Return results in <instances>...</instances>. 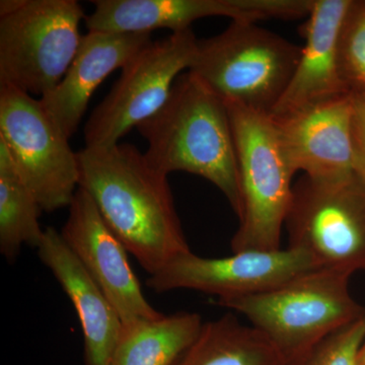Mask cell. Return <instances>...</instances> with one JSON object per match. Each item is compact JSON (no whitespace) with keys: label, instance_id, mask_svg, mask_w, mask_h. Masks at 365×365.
<instances>
[{"label":"cell","instance_id":"6da1fadb","mask_svg":"<svg viewBox=\"0 0 365 365\" xmlns=\"http://www.w3.org/2000/svg\"><path fill=\"white\" fill-rule=\"evenodd\" d=\"M79 188L150 275L191 251L178 216L168 175L136 146L117 143L78 151Z\"/></svg>","mask_w":365,"mask_h":365},{"label":"cell","instance_id":"7a4b0ae2","mask_svg":"<svg viewBox=\"0 0 365 365\" xmlns=\"http://www.w3.org/2000/svg\"><path fill=\"white\" fill-rule=\"evenodd\" d=\"M137 129L153 168L168 176L186 172L204 178L220 189L239 217V165L230 114L195 74L182 73L162 109Z\"/></svg>","mask_w":365,"mask_h":365},{"label":"cell","instance_id":"3957f363","mask_svg":"<svg viewBox=\"0 0 365 365\" xmlns=\"http://www.w3.org/2000/svg\"><path fill=\"white\" fill-rule=\"evenodd\" d=\"M351 275L317 269L262 294L217 299L260 330L287 365H302L329 336L365 314L350 292Z\"/></svg>","mask_w":365,"mask_h":365},{"label":"cell","instance_id":"277c9868","mask_svg":"<svg viewBox=\"0 0 365 365\" xmlns=\"http://www.w3.org/2000/svg\"><path fill=\"white\" fill-rule=\"evenodd\" d=\"M302 47L249 21L198 40L189 71L222 98L271 115L289 85Z\"/></svg>","mask_w":365,"mask_h":365},{"label":"cell","instance_id":"5b68a950","mask_svg":"<svg viewBox=\"0 0 365 365\" xmlns=\"http://www.w3.org/2000/svg\"><path fill=\"white\" fill-rule=\"evenodd\" d=\"M76 0H1L0 86L44 97L73 61L86 19Z\"/></svg>","mask_w":365,"mask_h":365},{"label":"cell","instance_id":"8992f818","mask_svg":"<svg viewBox=\"0 0 365 365\" xmlns=\"http://www.w3.org/2000/svg\"><path fill=\"white\" fill-rule=\"evenodd\" d=\"M234 134L242 209L232 253L275 251L294 197V174L281 153L270 115L225 102Z\"/></svg>","mask_w":365,"mask_h":365},{"label":"cell","instance_id":"52a82bcc","mask_svg":"<svg viewBox=\"0 0 365 365\" xmlns=\"http://www.w3.org/2000/svg\"><path fill=\"white\" fill-rule=\"evenodd\" d=\"M285 228L288 247L318 269L365 271V181L356 173L335 179L304 176L294 186Z\"/></svg>","mask_w":365,"mask_h":365},{"label":"cell","instance_id":"ba28073f","mask_svg":"<svg viewBox=\"0 0 365 365\" xmlns=\"http://www.w3.org/2000/svg\"><path fill=\"white\" fill-rule=\"evenodd\" d=\"M0 141L42 210L69 207L79 188L78 153L40 98L0 86Z\"/></svg>","mask_w":365,"mask_h":365},{"label":"cell","instance_id":"9c48e42d","mask_svg":"<svg viewBox=\"0 0 365 365\" xmlns=\"http://www.w3.org/2000/svg\"><path fill=\"white\" fill-rule=\"evenodd\" d=\"M197 42L190 29L153 41L137 53L88 118L83 130L86 148L115 145L160 111L177 78L193 63Z\"/></svg>","mask_w":365,"mask_h":365},{"label":"cell","instance_id":"30bf717a","mask_svg":"<svg viewBox=\"0 0 365 365\" xmlns=\"http://www.w3.org/2000/svg\"><path fill=\"white\" fill-rule=\"evenodd\" d=\"M317 269L306 253L289 247L223 258H204L190 251L151 275L146 284L158 294L189 289L230 299L268 292Z\"/></svg>","mask_w":365,"mask_h":365},{"label":"cell","instance_id":"8fae6325","mask_svg":"<svg viewBox=\"0 0 365 365\" xmlns=\"http://www.w3.org/2000/svg\"><path fill=\"white\" fill-rule=\"evenodd\" d=\"M61 235L116 309L122 324L160 318L162 313L146 300L132 270L128 251L118 239L85 190L78 188Z\"/></svg>","mask_w":365,"mask_h":365},{"label":"cell","instance_id":"7c38bea8","mask_svg":"<svg viewBox=\"0 0 365 365\" xmlns=\"http://www.w3.org/2000/svg\"><path fill=\"white\" fill-rule=\"evenodd\" d=\"M352 95L271 117L281 153L292 172L335 179L355 172Z\"/></svg>","mask_w":365,"mask_h":365},{"label":"cell","instance_id":"4fadbf2b","mask_svg":"<svg viewBox=\"0 0 365 365\" xmlns=\"http://www.w3.org/2000/svg\"><path fill=\"white\" fill-rule=\"evenodd\" d=\"M86 16L88 31L106 33H172L190 30L194 21L209 16L232 21L288 20L294 11L289 0H95Z\"/></svg>","mask_w":365,"mask_h":365},{"label":"cell","instance_id":"5bb4252c","mask_svg":"<svg viewBox=\"0 0 365 365\" xmlns=\"http://www.w3.org/2000/svg\"><path fill=\"white\" fill-rule=\"evenodd\" d=\"M153 42L150 33L88 31L66 76L40 98L46 112L69 139L78 130L91 96L112 72L122 69Z\"/></svg>","mask_w":365,"mask_h":365},{"label":"cell","instance_id":"9a60e30c","mask_svg":"<svg viewBox=\"0 0 365 365\" xmlns=\"http://www.w3.org/2000/svg\"><path fill=\"white\" fill-rule=\"evenodd\" d=\"M351 4V0H314L302 28L304 45L299 63L270 116H283L349 93L340 76L338 44Z\"/></svg>","mask_w":365,"mask_h":365},{"label":"cell","instance_id":"2e32d148","mask_svg":"<svg viewBox=\"0 0 365 365\" xmlns=\"http://www.w3.org/2000/svg\"><path fill=\"white\" fill-rule=\"evenodd\" d=\"M37 252L78 314L86 365H109L123 328L116 309L56 228H46Z\"/></svg>","mask_w":365,"mask_h":365},{"label":"cell","instance_id":"e0dca14e","mask_svg":"<svg viewBox=\"0 0 365 365\" xmlns=\"http://www.w3.org/2000/svg\"><path fill=\"white\" fill-rule=\"evenodd\" d=\"M173 365H287L258 329L232 314L203 323L195 339Z\"/></svg>","mask_w":365,"mask_h":365},{"label":"cell","instance_id":"ac0fdd59","mask_svg":"<svg viewBox=\"0 0 365 365\" xmlns=\"http://www.w3.org/2000/svg\"><path fill=\"white\" fill-rule=\"evenodd\" d=\"M203 323L199 314L180 312L125 325L109 365H173Z\"/></svg>","mask_w":365,"mask_h":365},{"label":"cell","instance_id":"d6986e66","mask_svg":"<svg viewBox=\"0 0 365 365\" xmlns=\"http://www.w3.org/2000/svg\"><path fill=\"white\" fill-rule=\"evenodd\" d=\"M41 211L0 141V252L7 260L13 262L23 246L39 247L45 230L40 225Z\"/></svg>","mask_w":365,"mask_h":365},{"label":"cell","instance_id":"ffe728a7","mask_svg":"<svg viewBox=\"0 0 365 365\" xmlns=\"http://www.w3.org/2000/svg\"><path fill=\"white\" fill-rule=\"evenodd\" d=\"M338 60L350 95L365 96V2L352 1L341 26Z\"/></svg>","mask_w":365,"mask_h":365},{"label":"cell","instance_id":"44dd1931","mask_svg":"<svg viewBox=\"0 0 365 365\" xmlns=\"http://www.w3.org/2000/svg\"><path fill=\"white\" fill-rule=\"evenodd\" d=\"M365 340V314L329 336L302 365H357Z\"/></svg>","mask_w":365,"mask_h":365},{"label":"cell","instance_id":"7402d4cb","mask_svg":"<svg viewBox=\"0 0 365 365\" xmlns=\"http://www.w3.org/2000/svg\"><path fill=\"white\" fill-rule=\"evenodd\" d=\"M352 138L355 172L365 181V96L352 95Z\"/></svg>","mask_w":365,"mask_h":365},{"label":"cell","instance_id":"603a6c76","mask_svg":"<svg viewBox=\"0 0 365 365\" xmlns=\"http://www.w3.org/2000/svg\"><path fill=\"white\" fill-rule=\"evenodd\" d=\"M357 365H365V340L359 354V359H357Z\"/></svg>","mask_w":365,"mask_h":365}]
</instances>
